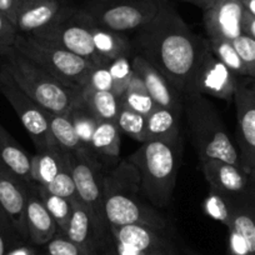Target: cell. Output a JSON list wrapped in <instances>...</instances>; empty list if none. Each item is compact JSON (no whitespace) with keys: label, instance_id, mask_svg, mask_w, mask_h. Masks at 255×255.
<instances>
[{"label":"cell","instance_id":"obj_9","mask_svg":"<svg viewBox=\"0 0 255 255\" xmlns=\"http://www.w3.org/2000/svg\"><path fill=\"white\" fill-rule=\"evenodd\" d=\"M239 80L238 75L228 69L210 50L209 41L203 50L190 80L184 92L189 95H210L217 99L232 102L237 93Z\"/></svg>","mask_w":255,"mask_h":255},{"label":"cell","instance_id":"obj_45","mask_svg":"<svg viewBox=\"0 0 255 255\" xmlns=\"http://www.w3.org/2000/svg\"><path fill=\"white\" fill-rule=\"evenodd\" d=\"M6 255H38V254H36L35 249H34L33 247L19 243V244H16L15 247L11 248Z\"/></svg>","mask_w":255,"mask_h":255},{"label":"cell","instance_id":"obj_1","mask_svg":"<svg viewBox=\"0 0 255 255\" xmlns=\"http://www.w3.org/2000/svg\"><path fill=\"white\" fill-rule=\"evenodd\" d=\"M135 43L138 54L184 95L208 39L191 30L168 0H160L154 18L136 31Z\"/></svg>","mask_w":255,"mask_h":255},{"label":"cell","instance_id":"obj_4","mask_svg":"<svg viewBox=\"0 0 255 255\" xmlns=\"http://www.w3.org/2000/svg\"><path fill=\"white\" fill-rule=\"evenodd\" d=\"M189 136L199 160L218 159L243 168L240 154L219 113L205 95L184 97Z\"/></svg>","mask_w":255,"mask_h":255},{"label":"cell","instance_id":"obj_37","mask_svg":"<svg viewBox=\"0 0 255 255\" xmlns=\"http://www.w3.org/2000/svg\"><path fill=\"white\" fill-rule=\"evenodd\" d=\"M45 255H93L89 252L70 240L63 233L58 234L45 244Z\"/></svg>","mask_w":255,"mask_h":255},{"label":"cell","instance_id":"obj_47","mask_svg":"<svg viewBox=\"0 0 255 255\" xmlns=\"http://www.w3.org/2000/svg\"><path fill=\"white\" fill-rule=\"evenodd\" d=\"M245 10L255 16V0H240Z\"/></svg>","mask_w":255,"mask_h":255},{"label":"cell","instance_id":"obj_3","mask_svg":"<svg viewBox=\"0 0 255 255\" xmlns=\"http://www.w3.org/2000/svg\"><path fill=\"white\" fill-rule=\"evenodd\" d=\"M127 160L138 171L144 198L156 209L168 208L180 168L181 139L141 143Z\"/></svg>","mask_w":255,"mask_h":255},{"label":"cell","instance_id":"obj_16","mask_svg":"<svg viewBox=\"0 0 255 255\" xmlns=\"http://www.w3.org/2000/svg\"><path fill=\"white\" fill-rule=\"evenodd\" d=\"M169 229L131 224L123 227H110V234L114 242L138 250L164 253L169 255H180L178 248L169 235Z\"/></svg>","mask_w":255,"mask_h":255},{"label":"cell","instance_id":"obj_51","mask_svg":"<svg viewBox=\"0 0 255 255\" xmlns=\"http://www.w3.org/2000/svg\"><path fill=\"white\" fill-rule=\"evenodd\" d=\"M183 255H203V254H199V253H195V252H190V250H186Z\"/></svg>","mask_w":255,"mask_h":255},{"label":"cell","instance_id":"obj_46","mask_svg":"<svg viewBox=\"0 0 255 255\" xmlns=\"http://www.w3.org/2000/svg\"><path fill=\"white\" fill-rule=\"evenodd\" d=\"M181 1H185V3L193 4V5L198 6V8H200L202 10H205V9H207L208 6H209L210 4L214 1V0H181Z\"/></svg>","mask_w":255,"mask_h":255},{"label":"cell","instance_id":"obj_43","mask_svg":"<svg viewBox=\"0 0 255 255\" xmlns=\"http://www.w3.org/2000/svg\"><path fill=\"white\" fill-rule=\"evenodd\" d=\"M114 242V240H113ZM115 249H117L118 255H169L164 254V253H158V252H150V250H138L134 249V248L127 247L124 244H120V243L114 242Z\"/></svg>","mask_w":255,"mask_h":255},{"label":"cell","instance_id":"obj_19","mask_svg":"<svg viewBox=\"0 0 255 255\" xmlns=\"http://www.w3.org/2000/svg\"><path fill=\"white\" fill-rule=\"evenodd\" d=\"M69 8L63 0H21L15 26L20 34L31 35L51 25Z\"/></svg>","mask_w":255,"mask_h":255},{"label":"cell","instance_id":"obj_25","mask_svg":"<svg viewBox=\"0 0 255 255\" xmlns=\"http://www.w3.org/2000/svg\"><path fill=\"white\" fill-rule=\"evenodd\" d=\"M93 43L105 64L131 53V44L124 33L109 30L98 24L93 26Z\"/></svg>","mask_w":255,"mask_h":255},{"label":"cell","instance_id":"obj_31","mask_svg":"<svg viewBox=\"0 0 255 255\" xmlns=\"http://www.w3.org/2000/svg\"><path fill=\"white\" fill-rule=\"evenodd\" d=\"M234 203L235 195L227 194L219 189L209 186V193L205 198L203 208L208 217L229 228L234 213Z\"/></svg>","mask_w":255,"mask_h":255},{"label":"cell","instance_id":"obj_7","mask_svg":"<svg viewBox=\"0 0 255 255\" xmlns=\"http://www.w3.org/2000/svg\"><path fill=\"white\" fill-rule=\"evenodd\" d=\"M94 24V20L82 8H69L51 25L31 34V36L72 51L93 61L95 65H107L93 43Z\"/></svg>","mask_w":255,"mask_h":255},{"label":"cell","instance_id":"obj_18","mask_svg":"<svg viewBox=\"0 0 255 255\" xmlns=\"http://www.w3.org/2000/svg\"><path fill=\"white\" fill-rule=\"evenodd\" d=\"M228 233V255H255L254 222L249 190L245 194L235 195L234 213Z\"/></svg>","mask_w":255,"mask_h":255},{"label":"cell","instance_id":"obj_24","mask_svg":"<svg viewBox=\"0 0 255 255\" xmlns=\"http://www.w3.org/2000/svg\"><path fill=\"white\" fill-rule=\"evenodd\" d=\"M181 113L156 107L146 117L145 141H174L180 139ZM144 141V143H145Z\"/></svg>","mask_w":255,"mask_h":255},{"label":"cell","instance_id":"obj_26","mask_svg":"<svg viewBox=\"0 0 255 255\" xmlns=\"http://www.w3.org/2000/svg\"><path fill=\"white\" fill-rule=\"evenodd\" d=\"M122 131L117 122H100L93 134L90 150L104 158L117 159L120 155Z\"/></svg>","mask_w":255,"mask_h":255},{"label":"cell","instance_id":"obj_30","mask_svg":"<svg viewBox=\"0 0 255 255\" xmlns=\"http://www.w3.org/2000/svg\"><path fill=\"white\" fill-rule=\"evenodd\" d=\"M120 103H122V107L139 113L144 117H148L156 108V104L146 90L145 84L135 72L127 90L120 97Z\"/></svg>","mask_w":255,"mask_h":255},{"label":"cell","instance_id":"obj_40","mask_svg":"<svg viewBox=\"0 0 255 255\" xmlns=\"http://www.w3.org/2000/svg\"><path fill=\"white\" fill-rule=\"evenodd\" d=\"M83 88L99 92H113V78L107 65H95L88 75Z\"/></svg>","mask_w":255,"mask_h":255},{"label":"cell","instance_id":"obj_5","mask_svg":"<svg viewBox=\"0 0 255 255\" xmlns=\"http://www.w3.org/2000/svg\"><path fill=\"white\" fill-rule=\"evenodd\" d=\"M1 67L29 98L49 113H68L80 93V90L72 89L63 84L15 48L4 58Z\"/></svg>","mask_w":255,"mask_h":255},{"label":"cell","instance_id":"obj_39","mask_svg":"<svg viewBox=\"0 0 255 255\" xmlns=\"http://www.w3.org/2000/svg\"><path fill=\"white\" fill-rule=\"evenodd\" d=\"M18 35L15 24L0 13V58H5L15 48Z\"/></svg>","mask_w":255,"mask_h":255},{"label":"cell","instance_id":"obj_33","mask_svg":"<svg viewBox=\"0 0 255 255\" xmlns=\"http://www.w3.org/2000/svg\"><path fill=\"white\" fill-rule=\"evenodd\" d=\"M208 41H209L210 50L228 69L232 70L238 77H248L247 68L240 59L235 46L233 45L232 40L208 38Z\"/></svg>","mask_w":255,"mask_h":255},{"label":"cell","instance_id":"obj_44","mask_svg":"<svg viewBox=\"0 0 255 255\" xmlns=\"http://www.w3.org/2000/svg\"><path fill=\"white\" fill-rule=\"evenodd\" d=\"M243 34L255 40V16L248 13L247 10L244 11V15H243Z\"/></svg>","mask_w":255,"mask_h":255},{"label":"cell","instance_id":"obj_42","mask_svg":"<svg viewBox=\"0 0 255 255\" xmlns=\"http://www.w3.org/2000/svg\"><path fill=\"white\" fill-rule=\"evenodd\" d=\"M20 3L21 0H0V13L15 24L16 14H18Z\"/></svg>","mask_w":255,"mask_h":255},{"label":"cell","instance_id":"obj_27","mask_svg":"<svg viewBox=\"0 0 255 255\" xmlns=\"http://www.w3.org/2000/svg\"><path fill=\"white\" fill-rule=\"evenodd\" d=\"M70 120H72L74 129L78 134V138L82 141L85 148L90 149V141H92L93 134L102 120L92 112L82 95L77 97L74 103L72 104L70 109L68 110Z\"/></svg>","mask_w":255,"mask_h":255},{"label":"cell","instance_id":"obj_15","mask_svg":"<svg viewBox=\"0 0 255 255\" xmlns=\"http://www.w3.org/2000/svg\"><path fill=\"white\" fill-rule=\"evenodd\" d=\"M244 11L240 0H214L203 10L208 38L234 40L242 35Z\"/></svg>","mask_w":255,"mask_h":255},{"label":"cell","instance_id":"obj_2","mask_svg":"<svg viewBox=\"0 0 255 255\" xmlns=\"http://www.w3.org/2000/svg\"><path fill=\"white\" fill-rule=\"evenodd\" d=\"M104 212L109 227L140 224L169 229V220L144 198L138 171L127 159L105 174Z\"/></svg>","mask_w":255,"mask_h":255},{"label":"cell","instance_id":"obj_13","mask_svg":"<svg viewBox=\"0 0 255 255\" xmlns=\"http://www.w3.org/2000/svg\"><path fill=\"white\" fill-rule=\"evenodd\" d=\"M73 210L68 230L65 233L70 240L77 243L93 255H100L113 239L109 229H105L94 213L80 199L73 200Z\"/></svg>","mask_w":255,"mask_h":255},{"label":"cell","instance_id":"obj_21","mask_svg":"<svg viewBox=\"0 0 255 255\" xmlns=\"http://www.w3.org/2000/svg\"><path fill=\"white\" fill-rule=\"evenodd\" d=\"M25 219L28 240H30L34 245H45L58 234V225L41 202L36 184L33 181L28 183Z\"/></svg>","mask_w":255,"mask_h":255},{"label":"cell","instance_id":"obj_49","mask_svg":"<svg viewBox=\"0 0 255 255\" xmlns=\"http://www.w3.org/2000/svg\"><path fill=\"white\" fill-rule=\"evenodd\" d=\"M100 255H118L117 249H115L114 242L109 243V244L107 245V248H105V249L103 250L102 254H100Z\"/></svg>","mask_w":255,"mask_h":255},{"label":"cell","instance_id":"obj_35","mask_svg":"<svg viewBox=\"0 0 255 255\" xmlns=\"http://www.w3.org/2000/svg\"><path fill=\"white\" fill-rule=\"evenodd\" d=\"M145 123L146 117L133 112L128 108H120L119 115H118L117 124L120 131L130 136L134 140L139 143L145 141Z\"/></svg>","mask_w":255,"mask_h":255},{"label":"cell","instance_id":"obj_50","mask_svg":"<svg viewBox=\"0 0 255 255\" xmlns=\"http://www.w3.org/2000/svg\"><path fill=\"white\" fill-rule=\"evenodd\" d=\"M249 193H250V199H252V212H253V222H254V239H255V198L253 197L250 188H249Z\"/></svg>","mask_w":255,"mask_h":255},{"label":"cell","instance_id":"obj_36","mask_svg":"<svg viewBox=\"0 0 255 255\" xmlns=\"http://www.w3.org/2000/svg\"><path fill=\"white\" fill-rule=\"evenodd\" d=\"M45 188L50 191L51 194L65 198V199H69L72 202L73 200L79 199L74 178H73L72 164L67 169H64L60 174H58L54 178V180L51 183H49Z\"/></svg>","mask_w":255,"mask_h":255},{"label":"cell","instance_id":"obj_23","mask_svg":"<svg viewBox=\"0 0 255 255\" xmlns=\"http://www.w3.org/2000/svg\"><path fill=\"white\" fill-rule=\"evenodd\" d=\"M0 163L25 183H31V156L0 124Z\"/></svg>","mask_w":255,"mask_h":255},{"label":"cell","instance_id":"obj_38","mask_svg":"<svg viewBox=\"0 0 255 255\" xmlns=\"http://www.w3.org/2000/svg\"><path fill=\"white\" fill-rule=\"evenodd\" d=\"M232 41L247 68L248 78L255 79V40L245 34H242Z\"/></svg>","mask_w":255,"mask_h":255},{"label":"cell","instance_id":"obj_17","mask_svg":"<svg viewBox=\"0 0 255 255\" xmlns=\"http://www.w3.org/2000/svg\"><path fill=\"white\" fill-rule=\"evenodd\" d=\"M131 64L134 72L143 80L156 107L181 113L184 109V95L175 89L155 67H153L140 54L131 56Z\"/></svg>","mask_w":255,"mask_h":255},{"label":"cell","instance_id":"obj_11","mask_svg":"<svg viewBox=\"0 0 255 255\" xmlns=\"http://www.w3.org/2000/svg\"><path fill=\"white\" fill-rule=\"evenodd\" d=\"M97 156L89 148H84L74 154L70 153L72 173L79 199L92 209L98 222L105 229L110 230L104 212L105 173Z\"/></svg>","mask_w":255,"mask_h":255},{"label":"cell","instance_id":"obj_29","mask_svg":"<svg viewBox=\"0 0 255 255\" xmlns=\"http://www.w3.org/2000/svg\"><path fill=\"white\" fill-rule=\"evenodd\" d=\"M80 95L92 112L102 122H117L122 103L113 92H99L89 88H82Z\"/></svg>","mask_w":255,"mask_h":255},{"label":"cell","instance_id":"obj_28","mask_svg":"<svg viewBox=\"0 0 255 255\" xmlns=\"http://www.w3.org/2000/svg\"><path fill=\"white\" fill-rule=\"evenodd\" d=\"M48 122L51 136L56 145L72 154L78 153L85 148L78 138L74 125H73L68 113L54 114V113L48 112Z\"/></svg>","mask_w":255,"mask_h":255},{"label":"cell","instance_id":"obj_10","mask_svg":"<svg viewBox=\"0 0 255 255\" xmlns=\"http://www.w3.org/2000/svg\"><path fill=\"white\" fill-rule=\"evenodd\" d=\"M0 93L16 113L24 129L38 150L46 146L55 145L49 128L48 112L29 98L14 83L9 73L3 67L0 68Z\"/></svg>","mask_w":255,"mask_h":255},{"label":"cell","instance_id":"obj_34","mask_svg":"<svg viewBox=\"0 0 255 255\" xmlns=\"http://www.w3.org/2000/svg\"><path fill=\"white\" fill-rule=\"evenodd\" d=\"M107 67L113 78V93L120 98L127 90L128 85L134 75L131 55L119 56V58L109 61Z\"/></svg>","mask_w":255,"mask_h":255},{"label":"cell","instance_id":"obj_32","mask_svg":"<svg viewBox=\"0 0 255 255\" xmlns=\"http://www.w3.org/2000/svg\"><path fill=\"white\" fill-rule=\"evenodd\" d=\"M36 189H38V194L43 204L45 205L53 219L55 220L59 232L65 234L68 230V225H69L70 217H72V200L51 194L50 191L43 185L36 184Z\"/></svg>","mask_w":255,"mask_h":255},{"label":"cell","instance_id":"obj_14","mask_svg":"<svg viewBox=\"0 0 255 255\" xmlns=\"http://www.w3.org/2000/svg\"><path fill=\"white\" fill-rule=\"evenodd\" d=\"M26 198L28 183L0 163V209L24 240H28L25 219Z\"/></svg>","mask_w":255,"mask_h":255},{"label":"cell","instance_id":"obj_20","mask_svg":"<svg viewBox=\"0 0 255 255\" xmlns=\"http://www.w3.org/2000/svg\"><path fill=\"white\" fill-rule=\"evenodd\" d=\"M200 170L209 186L227 194L242 195L249 190V175L243 168L218 159L199 160Z\"/></svg>","mask_w":255,"mask_h":255},{"label":"cell","instance_id":"obj_48","mask_svg":"<svg viewBox=\"0 0 255 255\" xmlns=\"http://www.w3.org/2000/svg\"><path fill=\"white\" fill-rule=\"evenodd\" d=\"M248 175H249V185H250V191H252L253 197L255 198V168L250 169L248 171Z\"/></svg>","mask_w":255,"mask_h":255},{"label":"cell","instance_id":"obj_8","mask_svg":"<svg viewBox=\"0 0 255 255\" xmlns=\"http://www.w3.org/2000/svg\"><path fill=\"white\" fill-rule=\"evenodd\" d=\"M159 5L160 0H85L82 9L99 26L127 33L148 24Z\"/></svg>","mask_w":255,"mask_h":255},{"label":"cell","instance_id":"obj_12","mask_svg":"<svg viewBox=\"0 0 255 255\" xmlns=\"http://www.w3.org/2000/svg\"><path fill=\"white\" fill-rule=\"evenodd\" d=\"M240 159L245 171L255 168V82L239 83L234 95Z\"/></svg>","mask_w":255,"mask_h":255},{"label":"cell","instance_id":"obj_22","mask_svg":"<svg viewBox=\"0 0 255 255\" xmlns=\"http://www.w3.org/2000/svg\"><path fill=\"white\" fill-rule=\"evenodd\" d=\"M70 164V153L56 144L40 149L38 153L31 155V181L46 186Z\"/></svg>","mask_w":255,"mask_h":255},{"label":"cell","instance_id":"obj_41","mask_svg":"<svg viewBox=\"0 0 255 255\" xmlns=\"http://www.w3.org/2000/svg\"><path fill=\"white\" fill-rule=\"evenodd\" d=\"M24 240L16 233L6 215L0 209V255H6L9 250Z\"/></svg>","mask_w":255,"mask_h":255},{"label":"cell","instance_id":"obj_6","mask_svg":"<svg viewBox=\"0 0 255 255\" xmlns=\"http://www.w3.org/2000/svg\"><path fill=\"white\" fill-rule=\"evenodd\" d=\"M15 49L50 73L63 84L80 90L95 64L83 56L41 41L31 35L19 33Z\"/></svg>","mask_w":255,"mask_h":255}]
</instances>
